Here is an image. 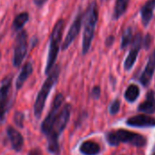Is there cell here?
Wrapping results in <instances>:
<instances>
[{"label": "cell", "instance_id": "cell-1", "mask_svg": "<svg viewBox=\"0 0 155 155\" xmlns=\"http://www.w3.org/2000/svg\"><path fill=\"white\" fill-rule=\"evenodd\" d=\"M97 21H98V10H97L96 3L94 1L89 5L84 17V36H83L84 54H87V52L91 47Z\"/></svg>", "mask_w": 155, "mask_h": 155}, {"label": "cell", "instance_id": "cell-2", "mask_svg": "<svg viewBox=\"0 0 155 155\" xmlns=\"http://www.w3.org/2000/svg\"><path fill=\"white\" fill-rule=\"evenodd\" d=\"M106 140L108 143L113 146H116L121 143H124L137 147H143L147 142L144 136L124 129L109 132L106 134Z\"/></svg>", "mask_w": 155, "mask_h": 155}, {"label": "cell", "instance_id": "cell-3", "mask_svg": "<svg viewBox=\"0 0 155 155\" xmlns=\"http://www.w3.org/2000/svg\"><path fill=\"white\" fill-rule=\"evenodd\" d=\"M59 72H60V68L58 65L53 67L50 74L48 75L46 80L45 81L44 84L42 85V87H41V89H40L37 96H36V100L35 103V106H34L35 116L36 118H39L42 114V112H43V109L45 107V104L46 102L48 94H49L51 89L53 88V86L54 85V84L56 83V81L58 79Z\"/></svg>", "mask_w": 155, "mask_h": 155}, {"label": "cell", "instance_id": "cell-4", "mask_svg": "<svg viewBox=\"0 0 155 155\" xmlns=\"http://www.w3.org/2000/svg\"><path fill=\"white\" fill-rule=\"evenodd\" d=\"M64 19H59L51 33L50 35V48H49V53H48V57H47V63L45 66V74H49L51 70L54 67V64L55 63L58 52H59V45L62 40V35L64 32Z\"/></svg>", "mask_w": 155, "mask_h": 155}, {"label": "cell", "instance_id": "cell-5", "mask_svg": "<svg viewBox=\"0 0 155 155\" xmlns=\"http://www.w3.org/2000/svg\"><path fill=\"white\" fill-rule=\"evenodd\" d=\"M64 95L62 94H56V96L54 97V101H53V104L51 107V110L48 114V115L45 117V121L42 124L41 126V130L42 133L45 134L46 136L51 133V131L54 128V125L55 124V121L58 117V114L60 113V108L62 104L64 103Z\"/></svg>", "mask_w": 155, "mask_h": 155}, {"label": "cell", "instance_id": "cell-6", "mask_svg": "<svg viewBox=\"0 0 155 155\" xmlns=\"http://www.w3.org/2000/svg\"><path fill=\"white\" fill-rule=\"evenodd\" d=\"M26 53H27V33L25 30H22L21 32L18 33L15 39L14 57H13L14 66L15 67L20 66L25 56L26 55Z\"/></svg>", "mask_w": 155, "mask_h": 155}, {"label": "cell", "instance_id": "cell-7", "mask_svg": "<svg viewBox=\"0 0 155 155\" xmlns=\"http://www.w3.org/2000/svg\"><path fill=\"white\" fill-rule=\"evenodd\" d=\"M11 91V78H5L0 85V122L5 118V113L8 109L9 98Z\"/></svg>", "mask_w": 155, "mask_h": 155}, {"label": "cell", "instance_id": "cell-8", "mask_svg": "<svg viewBox=\"0 0 155 155\" xmlns=\"http://www.w3.org/2000/svg\"><path fill=\"white\" fill-rule=\"evenodd\" d=\"M142 44H143V35L139 32L134 35V38L132 43V48H131L130 53L124 62V69L125 70L128 71L134 66V64L137 59L139 51L142 47Z\"/></svg>", "mask_w": 155, "mask_h": 155}, {"label": "cell", "instance_id": "cell-9", "mask_svg": "<svg viewBox=\"0 0 155 155\" xmlns=\"http://www.w3.org/2000/svg\"><path fill=\"white\" fill-rule=\"evenodd\" d=\"M82 21H83V15H82V13H79L77 15V16L75 17L74 23L72 24V25L67 33L64 42L62 45V50H66L71 45V44L74 42V40L76 38V36L78 35L80 29H81Z\"/></svg>", "mask_w": 155, "mask_h": 155}, {"label": "cell", "instance_id": "cell-10", "mask_svg": "<svg viewBox=\"0 0 155 155\" xmlns=\"http://www.w3.org/2000/svg\"><path fill=\"white\" fill-rule=\"evenodd\" d=\"M126 124L133 127H153L155 126V119L148 115L139 114L129 118Z\"/></svg>", "mask_w": 155, "mask_h": 155}, {"label": "cell", "instance_id": "cell-11", "mask_svg": "<svg viewBox=\"0 0 155 155\" xmlns=\"http://www.w3.org/2000/svg\"><path fill=\"white\" fill-rule=\"evenodd\" d=\"M6 133H7V136L10 140L12 148L16 152H20L24 145V139H23V136L21 135V134L17 130L13 128L12 126L7 127Z\"/></svg>", "mask_w": 155, "mask_h": 155}, {"label": "cell", "instance_id": "cell-12", "mask_svg": "<svg viewBox=\"0 0 155 155\" xmlns=\"http://www.w3.org/2000/svg\"><path fill=\"white\" fill-rule=\"evenodd\" d=\"M155 70V61L153 58V56L151 55L148 61V64L144 69V71L143 72L141 77H140V82L143 86H148L151 83V80L153 78V73Z\"/></svg>", "mask_w": 155, "mask_h": 155}, {"label": "cell", "instance_id": "cell-13", "mask_svg": "<svg viewBox=\"0 0 155 155\" xmlns=\"http://www.w3.org/2000/svg\"><path fill=\"white\" fill-rule=\"evenodd\" d=\"M155 9V0H148L143 6L141 8V16L142 21L145 26H147L153 16V11Z\"/></svg>", "mask_w": 155, "mask_h": 155}, {"label": "cell", "instance_id": "cell-14", "mask_svg": "<svg viewBox=\"0 0 155 155\" xmlns=\"http://www.w3.org/2000/svg\"><path fill=\"white\" fill-rule=\"evenodd\" d=\"M138 111L145 114L155 113V96L153 91H150L146 95V100L140 104Z\"/></svg>", "mask_w": 155, "mask_h": 155}, {"label": "cell", "instance_id": "cell-15", "mask_svg": "<svg viewBox=\"0 0 155 155\" xmlns=\"http://www.w3.org/2000/svg\"><path fill=\"white\" fill-rule=\"evenodd\" d=\"M33 73V65L30 62H27L24 64V66L22 67V70L15 81V87L17 90H19L25 84V82L26 81V79L31 75V74Z\"/></svg>", "mask_w": 155, "mask_h": 155}, {"label": "cell", "instance_id": "cell-16", "mask_svg": "<svg viewBox=\"0 0 155 155\" xmlns=\"http://www.w3.org/2000/svg\"><path fill=\"white\" fill-rule=\"evenodd\" d=\"M80 152L84 155H96L100 153V146L93 141H86L81 144Z\"/></svg>", "mask_w": 155, "mask_h": 155}, {"label": "cell", "instance_id": "cell-17", "mask_svg": "<svg viewBox=\"0 0 155 155\" xmlns=\"http://www.w3.org/2000/svg\"><path fill=\"white\" fill-rule=\"evenodd\" d=\"M129 2L130 0H116L114 9V14H113L114 20L119 19L125 13L128 7Z\"/></svg>", "mask_w": 155, "mask_h": 155}, {"label": "cell", "instance_id": "cell-18", "mask_svg": "<svg viewBox=\"0 0 155 155\" xmlns=\"http://www.w3.org/2000/svg\"><path fill=\"white\" fill-rule=\"evenodd\" d=\"M28 19H29V15L27 12H23V13L18 14L13 21V25H12L13 29L15 30L22 29L24 25L27 23Z\"/></svg>", "mask_w": 155, "mask_h": 155}, {"label": "cell", "instance_id": "cell-19", "mask_svg": "<svg viewBox=\"0 0 155 155\" xmlns=\"http://www.w3.org/2000/svg\"><path fill=\"white\" fill-rule=\"evenodd\" d=\"M139 94H140L139 87L137 85H135V84H131L126 89L125 94H124V97L128 102L134 103V102H135L137 100Z\"/></svg>", "mask_w": 155, "mask_h": 155}, {"label": "cell", "instance_id": "cell-20", "mask_svg": "<svg viewBox=\"0 0 155 155\" xmlns=\"http://www.w3.org/2000/svg\"><path fill=\"white\" fill-rule=\"evenodd\" d=\"M133 40V31L131 27H128L125 29V31L123 34L122 36V43H121V48L124 49L126 48Z\"/></svg>", "mask_w": 155, "mask_h": 155}, {"label": "cell", "instance_id": "cell-21", "mask_svg": "<svg viewBox=\"0 0 155 155\" xmlns=\"http://www.w3.org/2000/svg\"><path fill=\"white\" fill-rule=\"evenodd\" d=\"M24 121H25V115L22 112H16L14 115V122L16 126L22 128L24 126Z\"/></svg>", "mask_w": 155, "mask_h": 155}, {"label": "cell", "instance_id": "cell-22", "mask_svg": "<svg viewBox=\"0 0 155 155\" xmlns=\"http://www.w3.org/2000/svg\"><path fill=\"white\" fill-rule=\"evenodd\" d=\"M120 110V101L114 100L110 106V113L112 114H116Z\"/></svg>", "mask_w": 155, "mask_h": 155}, {"label": "cell", "instance_id": "cell-23", "mask_svg": "<svg viewBox=\"0 0 155 155\" xmlns=\"http://www.w3.org/2000/svg\"><path fill=\"white\" fill-rule=\"evenodd\" d=\"M152 41H153V37L150 34H148L146 36H145V39H144V42H143V45H144V48L145 49H149L150 46H151V44H152Z\"/></svg>", "mask_w": 155, "mask_h": 155}, {"label": "cell", "instance_id": "cell-24", "mask_svg": "<svg viewBox=\"0 0 155 155\" xmlns=\"http://www.w3.org/2000/svg\"><path fill=\"white\" fill-rule=\"evenodd\" d=\"M100 94H101V90H100V87L99 86H95L93 88L92 90V96L94 98V99H98L100 97Z\"/></svg>", "mask_w": 155, "mask_h": 155}, {"label": "cell", "instance_id": "cell-25", "mask_svg": "<svg viewBox=\"0 0 155 155\" xmlns=\"http://www.w3.org/2000/svg\"><path fill=\"white\" fill-rule=\"evenodd\" d=\"M28 155H42V152H41L40 149L35 148V149H33V150H31V151L29 152Z\"/></svg>", "mask_w": 155, "mask_h": 155}, {"label": "cell", "instance_id": "cell-26", "mask_svg": "<svg viewBox=\"0 0 155 155\" xmlns=\"http://www.w3.org/2000/svg\"><path fill=\"white\" fill-rule=\"evenodd\" d=\"M46 1H47V0H34V3H35V5L36 6L41 7L44 4H45Z\"/></svg>", "mask_w": 155, "mask_h": 155}, {"label": "cell", "instance_id": "cell-27", "mask_svg": "<svg viewBox=\"0 0 155 155\" xmlns=\"http://www.w3.org/2000/svg\"><path fill=\"white\" fill-rule=\"evenodd\" d=\"M114 36L113 35H110L107 39H106V45L107 46H110L112 44H113V42H114Z\"/></svg>", "mask_w": 155, "mask_h": 155}, {"label": "cell", "instance_id": "cell-28", "mask_svg": "<svg viewBox=\"0 0 155 155\" xmlns=\"http://www.w3.org/2000/svg\"><path fill=\"white\" fill-rule=\"evenodd\" d=\"M152 56H153V58L154 59V61H155V49H154V51H153V53L152 54Z\"/></svg>", "mask_w": 155, "mask_h": 155}, {"label": "cell", "instance_id": "cell-29", "mask_svg": "<svg viewBox=\"0 0 155 155\" xmlns=\"http://www.w3.org/2000/svg\"><path fill=\"white\" fill-rule=\"evenodd\" d=\"M0 56H1V54H0Z\"/></svg>", "mask_w": 155, "mask_h": 155}, {"label": "cell", "instance_id": "cell-30", "mask_svg": "<svg viewBox=\"0 0 155 155\" xmlns=\"http://www.w3.org/2000/svg\"><path fill=\"white\" fill-rule=\"evenodd\" d=\"M153 155H155V153H154V154H153Z\"/></svg>", "mask_w": 155, "mask_h": 155}]
</instances>
